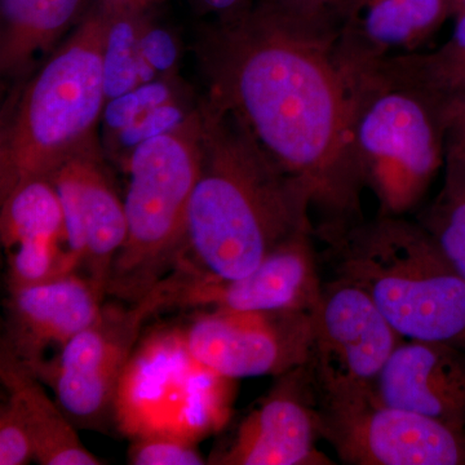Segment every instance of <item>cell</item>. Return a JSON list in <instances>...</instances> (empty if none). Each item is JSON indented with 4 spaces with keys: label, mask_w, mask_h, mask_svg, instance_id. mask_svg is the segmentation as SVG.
<instances>
[{
    "label": "cell",
    "mask_w": 465,
    "mask_h": 465,
    "mask_svg": "<svg viewBox=\"0 0 465 465\" xmlns=\"http://www.w3.org/2000/svg\"><path fill=\"white\" fill-rule=\"evenodd\" d=\"M35 460V443L20 409L11 397L0 406V465Z\"/></svg>",
    "instance_id": "cell-27"
},
{
    "label": "cell",
    "mask_w": 465,
    "mask_h": 465,
    "mask_svg": "<svg viewBox=\"0 0 465 465\" xmlns=\"http://www.w3.org/2000/svg\"><path fill=\"white\" fill-rule=\"evenodd\" d=\"M142 58L149 82L174 76L179 58L176 39L149 18L142 35Z\"/></svg>",
    "instance_id": "cell-28"
},
{
    "label": "cell",
    "mask_w": 465,
    "mask_h": 465,
    "mask_svg": "<svg viewBox=\"0 0 465 465\" xmlns=\"http://www.w3.org/2000/svg\"><path fill=\"white\" fill-rule=\"evenodd\" d=\"M202 136L198 104L182 124L140 143L125 158L127 238L113 265L108 295L140 302L173 271L200 174Z\"/></svg>",
    "instance_id": "cell-6"
},
{
    "label": "cell",
    "mask_w": 465,
    "mask_h": 465,
    "mask_svg": "<svg viewBox=\"0 0 465 465\" xmlns=\"http://www.w3.org/2000/svg\"><path fill=\"white\" fill-rule=\"evenodd\" d=\"M313 382V381H312ZM320 439L348 465L465 463L461 430L425 416L385 406L371 388L316 387Z\"/></svg>",
    "instance_id": "cell-7"
},
{
    "label": "cell",
    "mask_w": 465,
    "mask_h": 465,
    "mask_svg": "<svg viewBox=\"0 0 465 465\" xmlns=\"http://www.w3.org/2000/svg\"><path fill=\"white\" fill-rule=\"evenodd\" d=\"M7 252L9 290L38 286L67 274L79 273L65 242L34 240L15 244Z\"/></svg>",
    "instance_id": "cell-23"
},
{
    "label": "cell",
    "mask_w": 465,
    "mask_h": 465,
    "mask_svg": "<svg viewBox=\"0 0 465 465\" xmlns=\"http://www.w3.org/2000/svg\"><path fill=\"white\" fill-rule=\"evenodd\" d=\"M322 264L363 291L406 341L465 338V281L420 223L379 215L316 226Z\"/></svg>",
    "instance_id": "cell-3"
},
{
    "label": "cell",
    "mask_w": 465,
    "mask_h": 465,
    "mask_svg": "<svg viewBox=\"0 0 465 465\" xmlns=\"http://www.w3.org/2000/svg\"><path fill=\"white\" fill-rule=\"evenodd\" d=\"M108 5L110 18L104 70L106 99L109 101L139 85L149 84L142 58V35L153 8Z\"/></svg>",
    "instance_id": "cell-20"
},
{
    "label": "cell",
    "mask_w": 465,
    "mask_h": 465,
    "mask_svg": "<svg viewBox=\"0 0 465 465\" xmlns=\"http://www.w3.org/2000/svg\"><path fill=\"white\" fill-rule=\"evenodd\" d=\"M101 2L112 3V5H140V7L153 8L163 0H101Z\"/></svg>",
    "instance_id": "cell-32"
},
{
    "label": "cell",
    "mask_w": 465,
    "mask_h": 465,
    "mask_svg": "<svg viewBox=\"0 0 465 465\" xmlns=\"http://www.w3.org/2000/svg\"><path fill=\"white\" fill-rule=\"evenodd\" d=\"M345 70L358 174L381 215L403 216L423 200L442 163L451 103L394 60Z\"/></svg>",
    "instance_id": "cell-5"
},
{
    "label": "cell",
    "mask_w": 465,
    "mask_h": 465,
    "mask_svg": "<svg viewBox=\"0 0 465 465\" xmlns=\"http://www.w3.org/2000/svg\"><path fill=\"white\" fill-rule=\"evenodd\" d=\"M448 128L457 130V134L448 131V136L459 137V143H461V146H446L449 155H452V157H449V159L465 163V100L452 104L451 109H450ZM448 143H446V145H448Z\"/></svg>",
    "instance_id": "cell-31"
},
{
    "label": "cell",
    "mask_w": 465,
    "mask_h": 465,
    "mask_svg": "<svg viewBox=\"0 0 465 465\" xmlns=\"http://www.w3.org/2000/svg\"><path fill=\"white\" fill-rule=\"evenodd\" d=\"M128 463L134 465H202L207 461L191 437L176 430L142 433L128 449Z\"/></svg>",
    "instance_id": "cell-25"
},
{
    "label": "cell",
    "mask_w": 465,
    "mask_h": 465,
    "mask_svg": "<svg viewBox=\"0 0 465 465\" xmlns=\"http://www.w3.org/2000/svg\"><path fill=\"white\" fill-rule=\"evenodd\" d=\"M314 391L308 363L277 376L273 387L244 416L224 450L210 463L222 465L332 464L317 451Z\"/></svg>",
    "instance_id": "cell-13"
},
{
    "label": "cell",
    "mask_w": 465,
    "mask_h": 465,
    "mask_svg": "<svg viewBox=\"0 0 465 465\" xmlns=\"http://www.w3.org/2000/svg\"><path fill=\"white\" fill-rule=\"evenodd\" d=\"M287 16L320 32L332 33L349 0H271Z\"/></svg>",
    "instance_id": "cell-29"
},
{
    "label": "cell",
    "mask_w": 465,
    "mask_h": 465,
    "mask_svg": "<svg viewBox=\"0 0 465 465\" xmlns=\"http://www.w3.org/2000/svg\"><path fill=\"white\" fill-rule=\"evenodd\" d=\"M371 391L382 405L463 430L465 358L454 344L402 339Z\"/></svg>",
    "instance_id": "cell-15"
},
{
    "label": "cell",
    "mask_w": 465,
    "mask_h": 465,
    "mask_svg": "<svg viewBox=\"0 0 465 465\" xmlns=\"http://www.w3.org/2000/svg\"><path fill=\"white\" fill-rule=\"evenodd\" d=\"M0 237L5 250L21 242H65L63 207L48 177H33L0 194Z\"/></svg>",
    "instance_id": "cell-19"
},
{
    "label": "cell",
    "mask_w": 465,
    "mask_h": 465,
    "mask_svg": "<svg viewBox=\"0 0 465 465\" xmlns=\"http://www.w3.org/2000/svg\"><path fill=\"white\" fill-rule=\"evenodd\" d=\"M312 318L316 387L371 388L402 341L362 290L336 275L323 280Z\"/></svg>",
    "instance_id": "cell-10"
},
{
    "label": "cell",
    "mask_w": 465,
    "mask_h": 465,
    "mask_svg": "<svg viewBox=\"0 0 465 465\" xmlns=\"http://www.w3.org/2000/svg\"><path fill=\"white\" fill-rule=\"evenodd\" d=\"M314 243V231L302 232L235 280H200L171 272L163 280L168 309L312 311L324 280Z\"/></svg>",
    "instance_id": "cell-12"
},
{
    "label": "cell",
    "mask_w": 465,
    "mask_h": 465,
    "mask_svg": "<svg viewBox=\"0 0 465 465\" xmlns=\"http://www.w3.org/2000/svg\"><path fill=\"white\" fill-rule=\"evenodd\" d=\"M182 94V85L174 76H171L139 85L122 96L109 100L103 115L109 136L124 130L153 109Z\"/></svg>",
    "instance_id": "cell-24"
},
{
    "label": "cell",
    "mask_w": 465,
    "mask_h": 465,
    "mask_svg": "<svg viewBox=\"0 0 465 465\" xmlns=\"http://www.w3.org/2000/svg\"><path fill=\"white\" fill-rule=\"evenodd\" d=\"M104 299L82 273L9 290L2 342L41 378L48 351L54 348L60 353L76 333L94 322Z\"/></svg>",
    "instance_id": "cell-14"
},
{
    "label": "cell",
    "mask_w": 465,
    "mask_h": 465,
    "mask_svg": "<svg viewBox=\"0 0 465 465\" xmlns=\"http://www.w3.org/2000/svg\"><path fill=\"white\" fill-rule=\"evenodd\" d=\"M167 309L163 280L145 298L105 304L94 322L76 333L41 376L75 427L108 423L131 353L150 317Z\"/></svg>",
    "instance_id": "cell-8"
},
{
    "label": "cell",
    "mask_w": 465,
    "mask_h": 465,
    "mask_svg": "<svg viewBox=\"0 0 465 465\" xmlns=\"http://www.w3.org/2000/svg\"><path fill=\"white\" fill-rule=\"evenodd\" d=\"M454 12L451 0H349L333 48L345 67L371 66L420 50Z\"/></svg>",
    "instance_id": "cell-16"
},
{
    "label": "cell",
    "mask_w": 465,
    "mask_h": 465,
    "mask_svg": "<svg viewBox=\"0 0 465 465\" xmlns=\"http://www.w3.org/2000/svg\"><path fill=\"white\" fill-rule=\"evenodd\" d=\"M452 8L457 14H465V0H451Z\"/></svg>",
    "instance_id": "cell-33"
},
{
    "label": "cell",
    "mask_w": 465,
    "mask_h": 465,
    "mask_svg": "<svg viewBox=\"0 0 465 465\" xmlns=\"http://www.w3.org/2000/svg\"><path fill=\"white\" fill-rule=\"evenodd\" d=\"M0 381L16 402L35 443V460L42 465L105 464L79 439L75 425L56 399L48 397L41 379L2 342Z\"/></svg>",
    "instance_id": "cell-18"
},
{
    "label": "cell",
    "mask_w": 465,
    "mask_h": 465,
    "mask_svg": "<svg viewBox=\"0 0 465 465\" xmlns=\"http://www.w3.org/2000/svg\"><path fill=\"white\" fill-rule=\"evenodd\" d=\"M109 18L108 3L94 0L12 100L0 133V194L24 180L48 177L99 140L108 103L104 52Z\"/></svg>",
    "instance_id": "cell-4"
},
{
    "label": "cell",
    "mask_w": 465,
    "mask_h": 465,
    "mask_svg": "<svg viewBox=\"0 0 465 465\" xmlns=\"http://www.w3.org/2000/svg\"><path fill=\"white\" fill-rule=\"evenodd\" d=\"M88 0H0V70L32 75L84 16Z\"/></svg>",
    "instance_id": "cell-17"
},
{
    "label": "cell",
    "mask_w": 465,
    "mask_h": 465,
    "mask_svg": "<svg viewBox=\"0 0 465 465\" xmlns=\"http://www.w3.org/2000/svg\"><path fill=\"white\" fill-rule=\"evenodd\" d=\"M191 2L202 15H213L215 20H224L252 7L256 0H191Z\"/></svg>",
    "instance_id": "cell-30"
},
{
    "label": "cell",
    "mask_w": 465,
    "mask_h": 465,
    "mask_svg": "<svg viewBox=\"0 0 465 465\" xmlns=\"http://www.w3.org/2000/svg\"><path fill=\"white\" fill-rule=\"evenodd\" d=\"M312 312L203 309L183 333V347L217 378H277L308 363Z\"/></svg>",
    "instance_id": "cell-9"
},
{
    "label": "cell",
    "mask_w": 465,
    "mask_h": 465,
    "mask_svg": "<svg viewBox=\"0 0 465 465\" xmlns=\"http://www.w3.org/2000/svg\"><path fill=\"white\" fill-rule=\"evenodd\" d=\"M203 136L185 240L173 272L228 281L313 232L308 189L269 157L232 113L204 97Z\"/></svg>",
    "instance_id": "cell-2"
},
{
    "label": "cell",
    "mask_w": 465,
    "mask_h": 465,
    "mask_svg": "<svg viewBox=\"0 0 465 465\" xmlns=\"http://www.w3.org/2000/svg\"><path fill=\"white\" fill-rule=\"evenodd\" d=\"M48 179L63 207L67 250L79 273L105 298L113 265L127 238V219L99 140L67 158Z\"/></svg>",
    "instance_id": "cell-11"
},
{
    "label": "cell",
    "mask_w": 465,
    "mask_h": 465,
    "mask_svg": "<svg viewBox=\"0 0 465 465\" xmlns=\"http://www.w3.org/2000/svg\"><path fill=\"white\" fill-rule=\"evenodd\" d=\"M197 108L198 105L191 106L185 94L174 97L153 109L124 130L110 134V148L127 157L140 143L148 142L158 134L168 133L182 124Z\"/></svg>",
    "instance_id": "cell-26"
},
{
    "label": "cell",
    "mask_w": 465,
    "mask_h": 465,
    "mask_svg": "<svg viewBox=\"0 0 465 465\" xmlns=\"http://www.w3.org/2000/svg\"><path fill=\"white\" fill-rule=\"evenodd\" d=\"M410 74L432 88L449 103L465 100V14H459L451 39L430 54L393 58Z\"/></svg>",
    "instance_id": "cell-22"
},
{
    "label": "cell",
    "mask_w": 465,
    "mask_h": 465,
    "mask_svg": "<svg viewBox=\"0 0 465 465\" xmlns=\"http://www.w3.org/2000/svg\"><path fill=\"white\" fill-rule=\"evenodd\" d=\"M332 33L271 0L204 27L197 56L207 99L232 113L312 195L321 225L362 219L365 191L349 145V78Z\"/></svg>",
    "instance_id": "cell-1"
},
{
    "label": "cell",
    "mask_w": 465,
    "mask_h": 465,
    "mask_svg": "<svg viewBox=\"0 0 465 465\" xmlns=\"http://www.w3.org/2000/svg\"><path fill=\"white\" fill-rule=\"evenodd\" d=\"M454 271L465 281V170L449 163L448 183L432 206L419 213Z\"/></svg>",
    "instance_id": "cell-21"
}]
</instances>
